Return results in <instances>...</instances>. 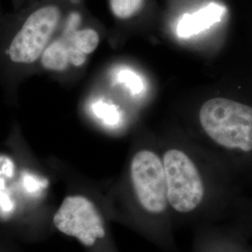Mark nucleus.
<instances>
[{
    "mask_svg": "<svg viewBox=\"0 0 252 252\" xmlns=\"http://www.w3.org/2000/svg\"><path fill=\"white\" fill-rule=\"evenodd\" d=\"M54 224L58 231L75 237L85 247L94 246L106 235L104 220L97 207L82 195L63 199L54 214Z\"/></svg>",
    "mask_w": 252,
    "mask_h": 252,
    "instance_id": "nucleus-5",
    "label": "nucleus"
},
{
    "mask_svg": "<svg viewBox=\"0 0 252 252\" xmlns=\"http://www.w3.org/2000/svg\"><path fill=\"white\" fill-rule=\"evenodd\" d=\"M61 19L62 10L54 4L33 11L9 45L10 60L17 63H32L38 60L50 44Z\"/></svg>",
    "mask_w": 252,
    "mask_h": 252,
    "instance_id": "nucleus-3",
    "label": "nucleus"
},
{
    "mask_svg": "<svg viewBox=\"0 0 252 252\" xmlns=\"http://www.w3.org/2000/svg\"><path fill=\"white\" fill-rule=\"evenodd\" d=\"M98 33L84 28L66 34L50 43L41 56L43 66L53 71H63L70 65L80 66L99 44Z\"/></svg>",
    "mask_w": 252,
    "mask_h": 252,
    "instance_id": "nucleus-6",
    "label": "nucleus"
},
{
    "mask_svg": "<svg viewBox=\"0 0 252 252\" xmlns=\"http://www.w3.org/2000/svg\"><path fill=\"white\" fill-rule=\"evenodd\" d=\"M204 131L227 150L252 151V108L226 98L205 102L199 113Z\"/></svg>",
    "mask_w": 252,
    "mask_h": 252,
    "instance_id": "nucleus-1",
    "label": "nucleus"
},
{
    "mask_svg": "<svg viewBox=\"0 0 252 252\" xmlns=\"http://www.w3.org/2000/svg\"><path fill=\"white\" fill-rule=\"evenodd\" d=\"M94 110L97 117L102 119L104 122L108 123L109 125H115L118 122L119 114L117 108L114 106L99 102L94 105Z\"/></svg>",
    "mask_w": 252,
    "mask_h": 252,
    "instance_id": "nucleus-9",
    "label": "nucleus"
},
{
    "mask_svg": "<svg viewBox=\"0 0 252 252\" xmlns=\"http://www.w3.org/2000/svg\"><path fill=\"white\" fill-rule=\"evenodd\" d=\"M162 165L168 205L181 214L197 209L205 198V185L195 163L177 149L164 153Z\"/></svg>",
    "mask_w": 252,
    "mask_h": 252,
    "instance_id": "nucleus-2",
    "label": "nucleus"
},
{
    "mask_svg": "<svg viewBox=\"0 0 252 252\" xmlns=\"http://www.w3.org/2000/svg\"><path fill=\"white\" fill-rule=\"evenodd\" d=\"M131 180L135 197L146 212L159 215L168 206L166 183L162 160L148 150L135 154L130 167Z\"/></svg>",
    "mask_w": 252,
    "mask_h": 252,
    "instance_id": "nucleus-4",
    "label": "nucleus"
},
{
    "mask_svg": "<svg viewBox=\"0 0 252 252\" xmlns=\"http://www.w3.org/2000/svg\"><path fill=\"white\" fill-rule=\"evenodd\" d=\"M118 80L125 83L126 87L134 94L140 93L143 89V84L140 78L130 70H121V72H119Z\"/></svg>",
    "mask_w": 252,
    "mask_h": 252,
    "instance_id": "nucleus-10",
    "label": "nucleus"
},
{
    "mask_svg": "<svg viewBox=\"0 0 252 252\" xmlns=\"http://www.w3.org/2000/svg\"><path fill=\"white\" fill-rule=\"evenodd\" d=\"M115 18L128 20L135 16L144 5L145 0H108Z\"/></svg>",
    "mask_w": 252,
    "mask_h": 252,
    "instance_id": "nucleus-8",
    "label": "nucleus"
},
{
    "mask_svg": "<svg viewBox=\"0 0 252 252\" xmlns=\"http://www.w3.org/2000/svg\"><path fill=\"white\" fill-rule=\"evenodd\" d=\"M225 12L224 6L210 3L196 12L183 15L178 24L177 33L183 38L198 35L199 33L220 22Z\"/></svg>",
    "mask_w": 252,
    "mask_h": 252,
    "instance_id": "nucleus-7",
    "label": "nucleus"
}]
</instances>
